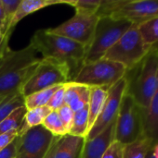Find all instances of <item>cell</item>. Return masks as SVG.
Instances as JSON below:
<instances>
[{"label":"cell","instance_id":"52a82bcc","mask_svg":"<svg viewBox=\"0 0 158 158\" xmlns=\"http://www.w3.org/2000/svg\"><path fill=\"white\" fill-rule=\"evenodd\" d=\"M127 69L120 63L102 58L83 65L73 81L88 87L110 89L126 76Z\"/></svg>","mask_w":158,"mask_h":158},{"label":"cell","instance_id":"603a6c76","mask_svg":"<svg viewBox=\"0 0 158 158\" xmlns=\"http://www.w3.org/2000/svg\"><path fill=\"white\" fill-rule=\"evenodd\" d=\"M154 144L150 140L143 137L142 139L125 145L124 158H146L148 152L153 148Z\"/></svg>","mask_w":158,"mask_h":158},{"label":"cell","instance_id":"44dd1931","mask_svg":"<svg viewBox=\"0 0 158 158\" xmlns=\"http://www.w3.org/2000/svg\"><path fill=\"white\" fill-rule=\"evenodd\" d=\"M88 129V105L81 110L74 113L72 128L69 131L70 135L87 138Z\"/></svg>","mask_w":158,"mask_h":158},{"label":"cell","instance_id":"5b68a950","mask_svg":"<svg viewBox=\"0 0 158 158\" xmlns=\"http://www.w3.org/2000/svg\"><path fill=\"white\" fill-rule=\"evenodd\" d=\"M152 47L146 45L140 34L138 24H134L122 35L103 56L104 59L122 64L127 71L134 69Z\"/></svg>","mask_w":158,"mask_h":158},{"label":"cell","instance_id":"277c9868","mask_svg":"<svg viewBox=\"0 0 158 158\" xmlns=\"http://www.w3.org/2000/svg\"><path fill=\"white\" fill-rule=\"evenodd\" d=\"M143 137V109L139 106L130 94L126 93L116 117L115 141L128 145Z\"/></svg>","mask_w":158,"mask_h":158},{"label":"cell","instance_id":"83f0119b","mask_svg":"<svg viewBox=\"0 0 158 158\" xmlns=\"http://www.w3.org/2000/svg\"><path fill=\"white\" fill-rule=\"evenodd\" d=\"M124 148L125 145L114 141L105 151L102 158H124Z\"/></svg>","mask_w":158,"mask_h":158},{"label":"cell","instance_id":"e0dca14e","mask_svg":"<svg viewBox=\"0 0 158 158\" xmlns=\"http://www.w3.org/2000/svg\"><path fill=\"white\" fill-rule=\"evenodd\" d=\"M108 90L109 89L103 88V87H91L90 88V97H89V102H88V134L102 111L105 101L107 99Z\"/></svg>","mask_w":158,"mask_h":158},{"label":"cell","instance_id":"e575fe53","mask_svg":"<svg viewBox=\"0 0 158 158\" xmlns=\"http://www.w3.org/2000/svg\"><path fill=\"white\" fill-rule=\"evenodd\" d=\"M146 158H155L153 153H152V149L148 152V154H147V156H146Z\"/></svg>","mask_w":158,"mask_h":158},{"label":"cell","instance_id":"d6a6232c","mask_svg":"<svg viewBox=\"0 0 158 158\" xmlns=\"http://www.w3.org/2000/svg\"><path fill=\"white\" fill-rule=\"evenodd\" d=\"M5 19V13H4V7H3V5L1 3V0H0V22L3 23Z\"/></svg>","mask_w":158,"mask_h":158},{"label":"cell","instance_id":"3957f363","mask_svg":"<svg viewBox=\"0 0 158 158\" xmlns=\"http://www.w3.org/2000/svg\"><path fill=\"white\" fill-rule=\"evenodd\" d=\"M132 25V22L124 19H114L110 16L100 17L93 39L87 49L83 65L103 58L108 50Z\"/></svg>","mask_w":158,"mask_h":158},{"label":"cell","instance_id":"d590c367","mask_svg":"<svg viewBox=\"0 0 158 158\" xmlns=\"http://www.w3.org/2000/svg\"><path fill=\"white\" fill-rule=\"evenodd\" d=\"M156 48H158V47H156Z\"/></svg>","mask_w":158,"mask_h":158},{"label":"cell","instance_id":"ffe728a7","mask_svg":"<svg viewBox=\"0 0 158 158\" xmlns=\"http://www.w3.org/2000/svg\"><path fill=\"white\" fill-rule=\"evenodd\" d=\"M138 29L146 45L158 47V17L138 24Z\"/></svg>","mask_w":158,"mask_h":158},{"label":"cell","instance_id":"8fae6325","mask_svg":"<svg viewBox=\"0 0 158 158\" xmlns=\"http://www.w3.org/2000/svg\"><path fill=\"white\" fill-rule=\"evenodd\" d=\"M110 17L141 24L158 17V0H121Z\"/></svg>","mask_w":158,"mask_h":158},{"label":"cell","instance_id":"6da1fadb","mask_svg":"<svg viewBox=\"0 0 158 158\" xmlns=\"http://www.w3.org/2000/svg\"><path fill=\"white\" fill-rule=\"evenodd\" d=\"M30 44L41 53L42 58L54 59L68 65L73 80L83 66L87 47L68 38L52 34L47 29L37 30Z\"/></svg>","mask_w":158,"mask_h":158},{"label":"cell","instance_id":"d4e9b609","mask_svg":"<svg viewBox=\"0 0 158 158\" xmlns=\"http://www.w3.org/2000/svg\"><path fill=\"white\" fill-rule=\"evenodd\" d=\"M102 0H66V4L73 6L75 13L97 14Z\"/></svg>","mask_w":158,"mask_h":158},{"label":"cell","instance_id":"30bf717a","mask_svg":"<svg viewBox=\"0 0 158 158\" xmlns=\"http://www.w3.org/2000/svg\"><path fill=\"white\" fill-rule=\"evenodd\" d=\"M128 86L127 79L124 77L108 90L107 99L99 118L89 131L86 140H90L103 131L114 120L116 119L121 101L126 94Z\"/></svg>","mask_w":158,"mask_h":158},{"label":"cell","instance_id":"ba28073f","mask_svg":"<svg viewBox=\"0 0 158 158\" xmlns=\"http://www.w3.org/2000/svg\"><path fill=\"white\" fill-rule=\"evenodd\" d=\"M99 18L97 14L75 13L70 19L55 28L47 29V31L52 34L73 40L88 49L93 39Z\"/></svg>","mask_w":158,"mask_h":158},{"label":"cell","instance_id":"4dcf8cb0","mask_svg":"<svg viewBox=\"0 0 158 158\" xmlns=\"http://www.w3.org/2000/svg\"><path fill=\"white\" fill-rule=\"evenodd\" d=\"M9 49V46H7L4 42V34L2 31V22H0V56L6 53Z\"/></svg>","mask_w":158,"mask_h":158},{"label":"cell","instance_id":"f546056e","mask_svg":"<svg viewBox=\"0 0 158 158\" xmlns=\"http://www.w3.org/2000/svg\"><path fill=\"white\" fill-rule=\"evenodd\" d=\"M17 137H18V131L17 130L11 131H8L5 134L0 135V152Z\"/></svg>","mask_w":158,"mask_h":158},{"label":"cell","instance_id":"7c38bea8","mask_svg":"<svg viewBox=\"0 0 158 158\" xmlns=\"http://www.w3.org/2000/svg\"><path fill=\"white\" fill-rule=\"evenodd\" d=\"M115 122L116 119L93 139L86 140L81 158H102L109 145L115 141Z\"/></svg>","mask_w":158,"mask_h":158},{"label":"cell","instance_id":"2e32d148","mask_svg":"<svg viewBox=\"0 0 158 158\" xmlns=\"http://www.w3.org/2000/svg\"><path fill=\"white\" fill-rule=\"evenodd\" d=\"M144 137L155 145L158 143V90L150 105L143 110Z\"/></svg>","mask_w":158,"mask_h":158},{"label":"cell","instance_id":"f1b7e54d","mask_svg":"<svg viewBox=\"0 0 158 158\" xmlns=\"http://www.w3.org/2000/svg\"><path fill=\"white\" fill-rule=\"evenodd\" d=\"M19 136L14 139L7 146H6L1 152H0V158H16L17 149L19 145Z\"/></svg>","mask_w":158,"mask_h":158},{"label":"cell","instance_id":"4fadbf2b","mask_svg":"<svg viewBox=\"0 0 158 158\" xmlns=\"http://www.w3.org/2000/svg\"><path fill=\"white\" fill-rule=\"evenodd\" d=\"M58 4H66V0H21L20 4L19 5L15 14L13 15L5 34V43L7 45H8V41L10 38V35L13 31V29L16 27V25L25 17L28 15L38 11L46 6H49L52 5H58Z\"/></svg>","mask_w":158,"mask_h":158},{"label":"cell","instance_id":"1f68e13d","mask_svg":"<svg viewBox=\"0 0 158 158\" xmlns=\"http://www.w3.org/2000/svg\"><path fill=\"white\" fill-rule=\"evenodd\" d=\"M60 139H61V137H57V138L54 140V142H53V143H52V145H51L49 151H48L47 154L46 155L45 158H53V155H54V152H55V148H56L57 143H58V142H59Z\"/></svg>","mask_w":158,"mask_h":158},{"label":"cell","instance_id":"5bb4252c","mask_svg":"<svg viewBox=\"0 0 158 158\" xmlns=\"http://www.w3.org/2000/svg\"><path fill=\"white\" fill-rule=\"evenodd\" d=\"M90 87L74 81L64 84V105L68 106L74 113L81 110L88 105Z\"/></svg>","mask_w":158,"mask_h":158},{"label":"cell","instance_id":"ac0fdd59","mask_svg":"<svg viewBox=\"0 0 158 158\" xmlns=\"http://www.w3.org/2000/svg\"><path fill=\"white\" fill-rule=\"evenodd\" d=\"M52 110L47 106H40L36 107L31 110H27L23 121L20 125V127L18 130V136H22L25 132H27L29 130L35 128L37 126H41L47 118V116L51 112Z\"/></svg>","mask_w":158,"mask_h":158},{"label":"cell","instance_id":"7a4b0ae2","mask_svg":"<svg viewBox=\"0 0 158 158\" xmlns=\"http://www.w3.org/2000/svg\"><path fill=\"white\" fill-rule=\"evenodd\" d=\"M126 93L130 94L143 110L148 107L158 90V48L152 47L146 56L128 70Z\"/></svg>","mask_w":158,"mask_h":158},{"label":"cell","instance_id":"9a60e30c","mask_svg":"<svg viewBox=\"0 0 158 158\" xmlns=\"http://www.w3.org/2000/svg\"><path fill=\"white\" fill-rule=\"evenodd\" d=\"M86 138L67 134L61 137L53 158H81Z\"/></svg>","mask_w":158,"mask_h":158},{"label":"cell","instance_id":"9c48e42d","mask_svg":"<svg viewBox=\"0 0 158 158\" xmlns=\"http://www.w3.org/2000/svg\"><path fill=\"white\" fill-rule=\"evenodd\" d=\"M56 138L42 125L29 130L19 137L16 158H45Z\"/></svg>","mask_w":158,"mask_h":158},{"label":"cell","instance_id":"836d02e7","mask_svg":"<svg viewBox=\"0 0 158 158\" xmlns=\"http://www.w3.org/2000/svg\"><path fill=\"white\" fill-rule=\"evenodd\" d=\"M152 153L154 155L155 158H158V143L155 144L152 148Z\"/></svg>","mask_w":158,"mask_h":158},{"label":"cell","instance_id":"d6986e66","mask_svg":"<svg viewBox=\"0 0 158 158\" xmlns=\"http://www.w3.org/2000/svg\"><path fill=\"white\" fill-rule=\"evenodd\" d=\"M61 85L53 86L47 89L41 90L24 97V106L27 110H31L36 107L47 106L54 93L60 88Z\"/></svg>","mask_w":158,"mask_h":158},{"label":"cell","instance_id":"cb8c5ba5","mask_svg":"<svg viewBox=\"0 0 158 158\" xmlns=\"http://www.w3.org/2000/svg\"><path fill=\"white\" fill-rule=\"evenodd\" d=\"M42 126L55 137H63L68 134L63 123L61 122L58 111H51L45 118Z\"/></svg>","mask_w":158,"mask_h":158},{"label":"cell","instance_id":"7402d4cb","mask_svg":"<svg viewBox=\"0 0 158 158\" xmlns=\"http://www.w3.org/2000/svg\"><path fill=\"white\" fill-rule=\"evenodd\" d=\"M27 109L24 106L13 110L4 120L0 122V135L11 131H18L23 121Z\"/></svg>","mask_w":158,"mask_h":158},{"label":"cell","instance_id":"484cf974","mask_svg":"<svg viewBox=\"0 0 158 158\" xmlns=\"http://www.w3.org/2000/svg\"><path fill=\"white\" fill-rule=\"evenodd\" d=\"M64 105V84L61 85L60 88L54 93L52 97L47 103V106L53 111L59 110Z\"/></svg>","mask_w":158,"mask_h":158},{"label":"cell","instance_id":"4316f807","mask_svg":"<svg viewBox=\"0 0 158 158\" xmlns=\"http://www.w3.org/2000/svg\"><path fill=\"white\" fill-rule=\"evenodd\" d=\"M60 116V118L61 120V122L63 123L66 131H69L72 128V124H73V118H74V112L73 110L66 105H63L59 110H57Z\"/></svg>","mask_w":158,"mask_h":158},{"label":"cell","instance_id":"8992f818","mask_svg":"<svg viewBox=\"0 0 158 158\" xmlns=\"http://www.w3.org/2000/svg\"><path fill=\"white\" fill-rule=\"evenodd\" d=\"M73 81L71 69L65 63L47 58H41L36 69L29 80L23 84L20 93L26 97L57 85H62Z\"/></svg>","mask_w":158,"mask_h":158}]
</instances>
